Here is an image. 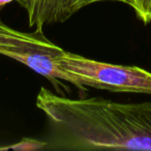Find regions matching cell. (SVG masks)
<instances>
[{"mask_svg":"<svg viewBox=\"0 0 151 151\" xmlns=\"http://www.w3.org/2000/svg\"><path fill=\"white\" fill-rule=\"evenodd\" d=\"M54 58L83 87L151 95V73L142 67L101 62L64 50Z\"/></svg>","mask_w":151,"mask_h":151,"instance_id":"6da1fadb","label":"cell"},{"mask_svg":"<svg viewBox=\"0 0 151 151\" xmlns=\"http://www.w3.org/2000/svg\"><path fill=\"white\" fill-rule=\"evenodd\" d=\"M55 53L42 52V51L17 50V49H7L0 47L1 55L26 65L35 73H40L42 77L50 80L55 87L60 85L59 81H62V82H67L70 83L71 85H75L81 91H85V87L81 86L71 73H69L68 71H66L57 64L54 58Z\"/></svg>","mask_w":151,"mask_h":151,"instance_id":"7a4b0ae2","label":"cell"},{"mask_svg":"<svg viewBox=\"0 0 151 151\" xmlns=\"http://www.w3.org/2000/svg\"><path fill=\"white\" fill-rule=\"evenodd\" d=\"M99 2H120L132 9L134 0H44L30 14L29 26L42 29L46 24L66 21L87 5Z\"/></svg>","mask_w":151,"mask_h":151,"instance_id":"3957f363","label":"cell"},{"mask_svg":"<svg viewBox=\"0 0 151 151\" xmlns=\"http://www.w3.org/2000/svg\"><path fill=\"white\" fill-rule=\"evenodd\" d=\"M0 47L26 51L59 52L62 49L49 40L44 35L42 29L34 32H23L14 29L0 19Z\"/></svg>","mask_w":151,"mask_h":151,"instance_id":"277c9868","label":"cell"},{"mask_svg":"<svg viewBox=\"0 0 151 151\" xmlns=\"http://www.w3.org/2000/svg\"><path fill=\"white\" fill-rule=\"evenodd\" d=\"M132 9L144 24L151 23V0H134Z\"/></svg>","mask_w":151,"mask_h":151,"instance_id":"5b68a950","label":"cell"},{"mask_svg":"<svg viewBox=\"0 0 151 151\" xmlns=\"http://www.w3.org/2000/svg\"><path fill=\"white\" fill-rule=\"evenodd\" d=\"M14 1H16V2H18L19 4H21L22 6L26 9V12H27V14H28V13H30L34 7L37 6L42 0H0V7L4 6V5L9 4V3L14 2Z\"/></svg>","mask_w":151,"mask_h":151,"instance_id":"8992f818","label":"cell"}]
</instances>
